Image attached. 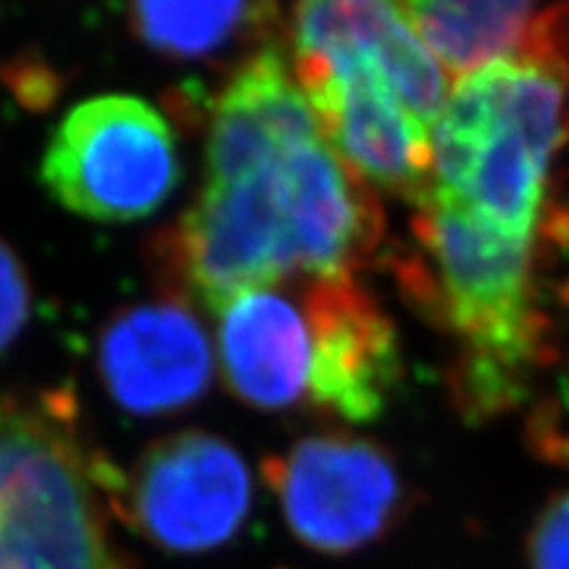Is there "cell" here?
Returning a JSON list of instances; mask_svg holds the SVG:
<instances>
[{
	"label": "cell",
	"instance_id": "cell-7",
	"mask_svg": "<svg viewBox=\"0 0 569 569\" xmlns=\"http://www.w3.org/2000/svg\"><path fill=\"white\" fill-rule=\"evenodd\" d=\"M284 525L303 549L351 557L382 543L409 511L401 467L372 440L325 432L264 461Z\"/></svg>",
	"mask_w": 569,
	"mask_h": 569
},
{
	"label": "cell",
	"instance_id": "cell-8",
	"mask_svg": "<svg viewBox=\"0 0 569 569\" xmlns=\"http://www.w3.org/2000/svg\"><path fill=\"white\" fill-rule=\"evenodd\" d=\"M253 501L246 459L224 438L180 430L159 438L127 475L113 469L111 511L169 553L222 549L243 530Z\"/></svg>",
	"mask_w": 569,
	"mask_h": 569
},
{
	"label": "cell",
	"instance_id": "cell-15",
	"mask_svg": "<svg viewBox=\"0 0 569 569\" xmlns=\"http://www.w3.org/2000/svg\"><path fill=\"white\" fill-rule=\"evenodd\" d=\"M32 315V282L19 253L0 240V353L17 343Z\"/></svg>",
	"mask_w": 569,
	"mask_h": 569
},
{
	"label": "cell",
	"instance_id": "cell-11",
	"mask_svg": "<svg viewBox=\"0 0 569 569\" xmlns=\"http://www.w3.org/2000/svg\"><path fill=\"white\" fill-rule=\"evenodd\" d=\"M222 380L238 401L261 411L309 407L315 330L298 293L256 288L213 311Z\"/></svg>",
	"mask_w": 569,
	"mask_h": 569
},
{
	"label": "cell",
	"instance_id": "cell-12",
	"mask_svg": "<svg viewBox=\"0 0 569 569\" xmlns=\"http://www.w3.org/2000/svg\"><path fill=\"white\" fill-rule=\"evenodd\" d=\"M269 19V0H130L134 38L172 61L232 53L259 38Z\"/></svg>",
	"mask_w": 569,
	"mask_h": 569
},
{
	"label": "cell",
	"instance_id": "cell-6",
	"mask_svg": "<svg viewBox=\"0 0 569 569\" xmlns=\"http://www.w3.org/2000/svg\"><path fill=\"white\" fill-rule=\"evenodd\" d=\"M40 177L71 213L138 222L159 211L182 180L174 127L142 98H90L56 127Z\"/></svg>",
	"mask_w": 569,
	"mask_h": 569
},
{
	"label": "cell",
	"instance_id": "cell-16",
	"mask_svg": "<svg viewBox=\"0 0 569 569\" xmlns=\"http://www.w3.org/2000/svg\"><path fill=\"white\" fill-rule=\"evenodd\" d=\"M536 443L543 446L549 459L557 461V465L569 467V427H543Z\"/></svg>",
	"mask_w": 569,
	"mask_h": 569
},
{
	"label": "cell",
	"instance_id": "cell-9",
	"mask_svg": "<svg viewBox=\"0 0 569 569\" xmlns=\"http://www.w3.org/2000/svg\"><path fill=\"white\" fill-rule=\"evenodd\" d=\"M96 365L119 409L167 417L193 407L211 388L213 348L190 303L163 296L127 306L106 322Z\"/></svg>",
	"mask_w": 569,
	"mask_h": 569
},
{
	"label": "cell",
	"instance_id": "cell-5",
	"mask_svg": "<svg viewBox=\"0 0 569 569\" xmlns=\"http://www.w3.org/2000/svg\"><path fill=\"white\" fill-rule=\"evenodd\" d=\"M109 469L69 398H0V569H132L109 528Z\"/></svg>",
	"mask_w": 569,
	"mask_h": 569
},
{
	"label": "cell",
	"instance_id": "cell-3",
	"mask_svg": "<svg viewBox=\"0 0 569 569\" xmlns=\"http://www.w3.org/2000/svg\"><path fill=\"white\" fill-rule=\"evenodd\" d=\"M567 24L538 21L515 51L459 74L417 201L511 238H549L553 163L569 146Z\"/></svg>",
	"mask_w": 569,
	"mask_h": 569
},
{
	"label": "cell",
	"instance_id": "cell-14",
	"mask_svg": "<svg viewBox=\"0 0 569 569\" xmlns=\"http://www.w3.org/2000/svg\"><path fill=\"white\" fill-rule=\"evenodd\" d=\"M528 569H569V488L557 490L532 517L525 538Z\"/></svg>",
	"mask_w": 569,
	"mask_h": 569
},
{
	"label": "cell",
	"instance_id": "cell-10",
	"mask_svg": "<svg viewBox=\"0 0 569 569\" xmlns=\"http://www.w3.org/2000/svg\"><path fill=\"white\" fill-rule=\"evenodd\" d=\"M315 330L309 407L343 422L380 417L401 380V346L390 317L356 277L303 280Z\"/></svg>",
	"mask_w": 569,
	"mask_h": 569
},
{
	"label": "cell",
	"instance_id": "cell-2",
	"mask_svg": "<svg viewBox=\"0 0 569 569\" xmlns=\"http://www.w3.org/2000/svg\"><path fill=\"white\" fill-rule=\"evenodd\" d=\"M290 67L325 138L372 190L430 180L446 67L398 0H296Z\"/></svg>",
	"mask_w": 569,
	"mask_h": 569
},
{
	"label": "cell",
	"instance_id": "cell-1",
	"mask_svg": "<svg viewBox=\"0 0 569 569\" xmlns=\"http://www.w3.org/2000/svg\"><path fill=\"white\" fill-rule=\"evenodd\" d=\"M201 193L153 253L169 296L217 311L296 277H353L380 251L375 190L340 159L280 48L213 96Z\"/></svg>",
	"mask_w": 569,
	"mask_h": 569
},
{
	"label": "cell",
	"instance_id": "cell-13",
	"mask_svg": "<svg viewBox=\"0 0 569 569\" xmlns=\"http://www.w3.org/2000/svg\"><path fill=\"white\" fill-rule=\"evenodd\" d=\"M453 74L515 51L530 32L536 0H398Z\"/></svg>",
	"mask_w": 569,
	"mask_h": 569
},
{
	"label": "cell",
	"instance_id": "cell-4",
	"mask_svg": "<svg viewBox=\"0 0 569 569\" xmlns=\"http://www.w3.org/2000/svg\"><path fill=\"white\" fill-rule=\"evenodd\" d=\"M411 251L401 267L409 296L459 343V396L493 415L522 396L543 348L538 240L511 238L465 213L415 203Z\"/></svg>",
	"mask_w": 569,
	"mask_h": 569
}]
</instances>
